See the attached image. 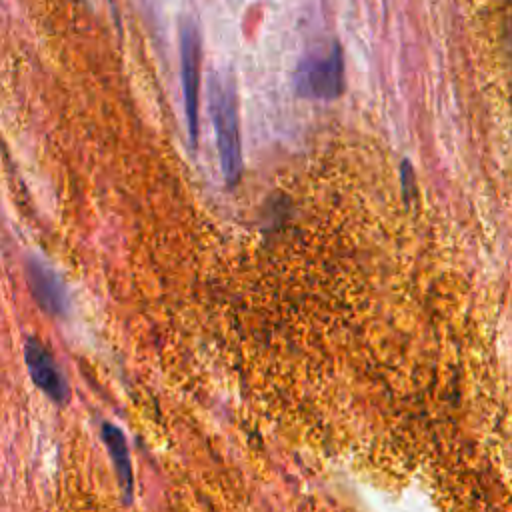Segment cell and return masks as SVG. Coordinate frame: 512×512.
Returning a JSON list of instances; mask_svg holds the SVG:
<instances>
[{
	"mask_svg": "<svg viewBox=\"0 0 512 512\" xmlns=\"http://www.w3.org/2000/svg\"><path fill=\"white\" fill-rule=\"evenodd\" d=\"M210 114L216 132V146L222 174L228 186H236L242 174L240 122L236 88L230 78L214 76L210 82Z\"/></svg>",
	"mask_w": 512,
	"mask_h": 512,
	"instance_id": "6da1fadb",
	"label": "cell"
},
{
	"mask_svg": "<svg viewBox=\"0 0 512 512\" xmlns=\"http://www.w3.org/2000/svg\"><path fill=\"white\" fill-rule=\"evenodd\" d=\"M294 86L300 96L332 100L344 90V56L334 42L328 54H312L304 58L294 74Z\"/></svg>",
	"mask_w": 512,
	"mask_h": 512,
	"instance_id": "7a4b0ae2",
	"label": "cell"
},
{
	"mask_svg": "<svg viewBox=\"0 0 512 512\" xmlns=\"http://www.w3.org/2000/svg\"><path fill=\"white\" fill-rule=\"evenodd\" d=\"M180 76L184 90L186 122L190 142L196 146L198 140V90H200V36L194 22L180 26Z\"/></svg>",
	"mask_w": 512,
	"mask_h": 512,
	"instance_id": "3957f363",
	"label": "cell"
},
{
	"mask_svg": "<svg viewBox=\"0 0 512 512\" xmlns=\"http://www.w3.org/2000/svg\"><path fill=\"white\" fill-rule=\"evenodd\" d=\"M26 368L34 380V384L56 404H64L68 400V384L62 378L56 362L48 354V350L34 338H30L24 346Z\"/></svg>",
	"mask_w": 512,
	"mask_h": 512,
	"instance_id": "277c9868",
	"label": "cell"
},
{
	"mask_svg": "<svg viewBox=\"0 0 512 512\" xmlns=\"http://www.w3.org/2000/svg\"><path fill=\"white\" fill-rule=\"evenodd\" d=\"M26 278L32 296L48 314H62L66 310V292L58 276L38 260L26 264Z\"/></svg>",
	"mask_w": 512,
	"mask_h": 512,
	"instance_id": "5b68a950",
	"label": "cell"
},
{
	"mask_svg": "<svg viewBox=\"0 0 512 512\" xmlns=\"http://www.w3.org/2000/svg\"><path fill=\"white\" fill-rule=\"evenodd\" d=\"M102 438H104V444L110 452V458H112V464H114L116 478H118V484L122 488L124 500L130 502L132 500V466H130L124 434L114 424L104 422L102 424Z\"/></svg>",
	"mask_w": 512,
	"mask_h": 512,
	"instance_id": "8992f818",
	"label": "cell"
}]
</instances>
